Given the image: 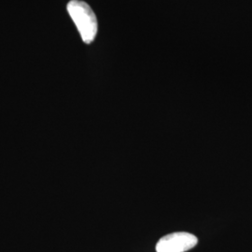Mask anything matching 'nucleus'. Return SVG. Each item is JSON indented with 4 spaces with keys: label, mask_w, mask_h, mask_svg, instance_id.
I'll use <instances>...</instances> for the list:
<instances>
[{
    "label": "nucleus",
    "mask_w": 252,
    "mask_h": 252,
    "mask_svg": "<svg viewBox=\"0 0 252 252\" xmlns=\"http://www.w3.org/2000/svg\"><path fill=\"white\" fill-rule=\"evenodd\" d=\"M67 11L81 34L82 40L90 44L95 38L98 25L97 19L90 6L80 0H71L67 4Z\"/></svg>",
    "instance_id": "nucleus-1"
},
{
    "label": "nucleus",
    "mask_w": 252,
    "mask_h": 252,
    "mask_svg": "<svg viewBox=\"0 0 252 252\" xmlns=\"http://www.w3.org/2000/svg\"><path fill=\"white\" fill-rule=\"evenodd\" d=\"M198 243L195 235L178 232L162 237L156 245V252H185L194 248Z\"/></svg>",
    "instance_id": "nucleus-2"
}]
</instances>
